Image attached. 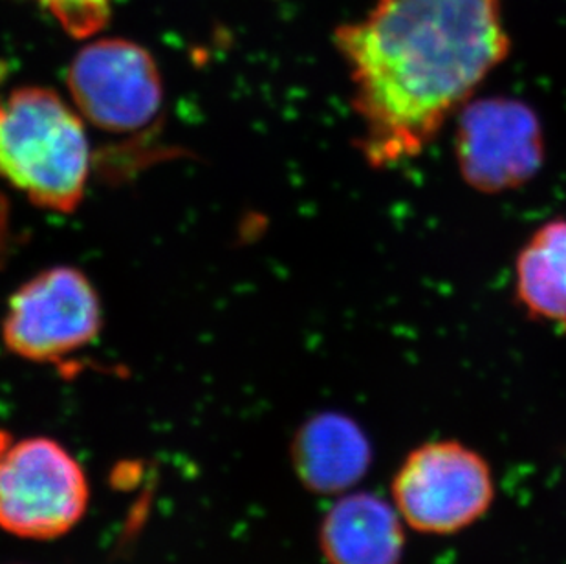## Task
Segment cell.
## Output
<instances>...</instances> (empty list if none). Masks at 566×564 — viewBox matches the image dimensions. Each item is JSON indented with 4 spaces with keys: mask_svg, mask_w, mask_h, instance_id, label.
Wrapping results in <instances>:
<instances>
[{
    "mask_svg": "<svg viewBox=\"0 0 566 564\" xmlns=\"http://www.w3.org/2000/svg\"><path fill=\"white\" fill-rule=\"evenodd\" d=\"M359 150L387 169L412 160L510 52L501 0H378L337 28Z\"/></svg>",
    "mask_w": 566,
    "mask_h": 564,
    "instance_id": "cell-1",
    "label": "cell"
},
{
    "mask_svg": "<svg viewBox=\"0 0 566 564\" xmlns=\"http://www.w3.org/2000/svg\"><path fill=\"white\" fill-rule=\"evenodd\" d=\"M85 123L72 103L46 86L0 92V176L33 206L72 213L91 178Z\"/></svg>",
    "mask_w": 566,
    "mask_h": 564,
    "instance_id": "cell-2",
    "label": "cell"
},
{
    "mask_svg": "<svg viewBox=\"0 0 566 564\" xmlns=\"http://www.w3.org/2000/svg\"><path fill=\"white\" fill-rule=\"evenodd\" d=\"M392 504L423 535H454L486 515L495 501L492 466L459 440L412 449L392 477Z\"/></svg>",
    "mask_w": 566,
    "mask_h": 564,
    "instance_id": "cell-3",
    "label": "cell"
},
{
    "mask_svg": "<svg viewBox=\"0 0 566 564\" xmlns=\"http://www.w3.org/2000/svg\"><path fill=\"white\" fill-rule=\"evenodd\" d=\"M81 463L52 438H24L0 451V528L32 541L69 533L88 506Z\"/></svg>",
    "mask_w": 566,
    "mask_h": 564,
    "instance_id": "cell-4",
    "label": "cell"
},
{
    "mask_svg": "<svg viewBox=\"0 0 566 564\" xmlns=\"http://www.w3.org/2000/svg\"><path fill=\"white\" fill-rule=\"evenodd\" d=\"M102 326V301L91 279L77 268L54 267L11 295L2 340L27 362L57 363L91 346Z\"/></svg>",
    "mask_w": 566,
    "mask_h": 564,
    "instance_id": "cell-5",
    "label": "cell"
},
{
    "mask_svg": "<svg viewBox=\"0 0 566 564\" xmlns=\"http://www.w3.org/2000/svg\"><path fill=\"white\" fill-rule=\"evenodd\" d=\"M77 113L107 134H139L160 116L164 83L155 58L128 39H96L74 55L66 74Z\"/></svg>",
    "mask_w": 566,
    "mask_h": 564,
    "instance_id": "cell-6",
    "label": "cell"
},
{
    "mask_svg": "<svg viewBox=\"0 0 566 564\" xmlns=\"http://www.w3.org/2000/svg\"><path fill=\"white\" fill-rule=\"evenodd\" d=\"M454 156L460 175L475 191L497 195L518 189L545 161L539 116L512 97L470 100L459 111Z\"/></svg>",
    "mask_w": 566,
    "mask_h": 564,
    "instance_id": "cell-7",
    "label": "cell"
},
{
    "mask_svg": "<svg viewBox=\"0 0 566 564\" xmlns=\"http://www.w3.org/2000/svg\"><path fill=\"white\" fill-rule=\"evenodd\" d=\"M319 549L326 564H400L406 522L376 493L343 495L321 521Z\"/></svg>",
    "mask_w": 566,
    "mask_h": 564,
    "instance_id": "cell-8",
    "label": "cell"
},
{
    "mask_svg": "<svg viewBox=\"0 0 566 564\" xmlns=\"http://www.w3.org/2000/svg\"><path fill=\"white\" fill-rule=\"evenodd\" d=\"M373 446L358 421L343 412H319L303 424L292 442V466L306 490L347 493L369 473Z\"/></svg>",
    "mask_w": 566,
    "mask_h": 564,
    "instance_id": "cell-9",
    "label": "cell"
},
{
    "mask_svg": "<svg viewBox=\"0 0 566 564\" xmlns=\"http://www.w3.org/2000/svg\"><path fill=\"white\" fill-rule=\"evenodd\" d=\"M515 295L532 320L566 332V219L541 226L523 246Z\"/></svg>",
    "mask_w": 566,
    "mask_h": 564,
    "instance_id": "cell-10",
    "label": "cell"
},
{
    "mask_svg": "<svg viewBox=\"0 0 566 564\" xmlns=\"http://www.w3.org/2000/svg\"><path fill=\"white\" fill-rule=\"evenodd\" d=\"M64 32L75 39H92L107 27L113 0H39Z\"/></svg>",
    "mask_w": 566,
    "mask_h": 564,
    "instance_id": "cell-11",
    "label": "cell"
}]
</instances>
